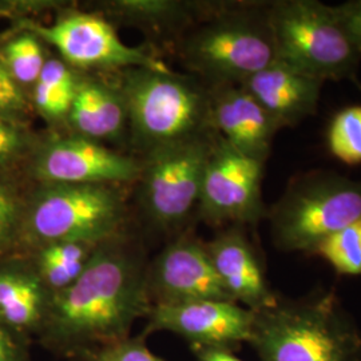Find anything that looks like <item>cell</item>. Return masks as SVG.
Returning <instances> with one entry per match:
<instances>
[{
  "instance_id": "6da1fadb",
  "label": "cell",
  "mask_w": 361,
  "mask_h": 361,
  "mask_svg": "<svg viewBox=\"0 0 361 361\" xmlns=\"http://www.w3.org/2000/svg\"><path fill=\"white\" fill-rule=\"evenodd\" d=\"M142 244L119 233L104 241L80 277L52 296L40 338L58 356L82 360L131 336L153 304Z\"/></svg>"
},
{
  "instance_id": "7a4b0ae2",
  "label": "cell",
  "mask_w": 361,
  "mask_h": 361,
  "mask_svg": "<svg viewBox=\"0 0 361 361\" xmlns=\"http://www.w3.org/2000/svg\"><path fill=\"white\" fill-rule=\"evenodd\" d=\"M269 1L222 3L190 27L176 51L190 75L207 87L243 85L277 61Z\"/></svg>"
},
{
  "instance_id": "3957f363",
  "label": "cell",
  "mask_w": 361,
  "mask_h": 361,
  "mask_svg": "<svg viewBox=\"0 0 361 361\" xmlns=\"http://www.w3.org/2000/svg\"><path fill=\"white\" fill-rule=\"evenodd\" d=\"M247 344L258 361H361V332L332 292L279 296L255 312Z\"/></svg>"
},
{
  "instance_id": "277c9868",
  "label": "cell",
  "mask_w": 361,
  "mask_h": 361,
  "mask_svg": "<svg viewBox=\"0 0 361 361\" xmlns=\"http://www.w3.org/2000/svg\"><path fill=\"white\" fill-rule=\"evenodd\" d=\"M129 137L145 157L176 143L216 133L210 121V87L190 74L129 68L118 73Z\"/></svg>"
},
{
  "instance_id": "5b68a950",
  "label": "cell",
  "mask_w": 361,
  "mask_h": 361,
  "mask_svg": "<svg viewBox=\"0 0 361 361\" xmlns=\"http://www.w3.org/2000/svg\"><path fill=\"white\" fill-rule=\"evenodd\" d=\"M122 186L37 183L28 194L19 241L32 252L59 241L102 243L128 231Z\"/></svg>"
},
{
  "instance_id": "8992f818",
  "label": "cell",
  "mask_w": 361,
  "mask_h": 361,
  "mask_svg": "<svg viewBox=\"0 0 361 361\" xmlns=\"http://www.w3.org/2000/svg\"><path fill=\"white\" fill-rule=\"evenodd\" d=\"M267 219L276 247L312 256L325 238L361 219V180L325 170L300 176L268 209Z\"/></svg>"
},
{
  "instance_id": "52a82bcc",
  "label": "cell",
  "mask_w": 361,
  "mask_h": 361,
  "mask_svg": "<svg viewBox=\"0 0 361 361\" xmlns=\"http://www.w3.org/2000/svg\"><path fill=\"white\" fill-rule=\"evenodd\" d=\"M268 15L277 61L323 82H357L361 54L332 6L317 0H277L269 1Z\"/></svg>"
},
{
  "instance_id": "ba28073f",
  "label": "cell",
  "mask_w": 361,
  "mask_h": 361,
  "mask_svg": "<svg viewBox=\"0 0 361 361\" xmlns=\"http://www.w3.org/2000/svg\"><path fill=\"white\" fill-rule=\"evenodd\" d=\"M216 133L155 150L142 159L140 201L150 224L162 232L183 228L198 207Z\"/></svg>"
},
{
  "instance_id": "9c48e42d",
  "label": "cell",
  "mask_w": 361,
  "mask_h": 361,
  "mask_svg": "<svg viewBox=\"0 0 361 361\" xmlns=\"http://www.w3.org/2000/svg\"><path fill=\"white\" fill-rule=\"evenodd\" d=\"M18 27L54 47L62 61L80 73H121L137 67L169 70L164 61L123 43L102 13L65 7L50 25L25 18Z\"/></svg>"
},
{
  "instance_id": "30bf717a",
  "label": "cell",
  "mask_w": 361,
  "mask_h": 361,
  "mask_svg": "<svg viewBox=\"0 0 361 361\" xmlns=\"http://www.w3.org/2000/svg\"><path fill=\"white\" fill-rule=\"evenodd\" d=\"M265 161L244 154L217 135L209 157L197 212L213 226L255 225L267 219L261 182Z\"/></svg>"
},
{
  "instance_id": "8fae6325",
  "label": "cell",
  "mask_w": 361,
  "mask_h": 361,
  "mask_svg": "<svg viewBox=\"0 0 361 361\" xmlns=\"http://www.w3.org/2000/svg\"><path fill=\"white\" fill-rule=\"evenodd\" d=\"M35 183L116 185L138 182L142 159L70 133L42 137L28 166Z\"/></svg>"
},
{
  "instance_id": "7c38bea8",
  "label": "cell",
  "mask_w": 361,
  "mask_h": 361,
  "mask_svg": "<svg viewBox=\"0 0 361 361\" xmlns=\"http://www.w3.org/2000/svg\"><path fill=\"white\" fill-rule=\"evenodd\" d=\"M141 336L170 332L194 347L235 350L249 343L255 312L229 300H200L177 305H154Z\"/></svg>"
},
{
  "instance_id": "4fadbf2b",
  "label": "cell",
  "mask_w": 361,
  "mask_h": 361,
  "mask_svg": "<svg viewBox=\"0 0 361 361\" xmlns=\"http://www.w3.org/2000/svg\"><path fill=\"white\" fill-rule=\"evenodd\" d=\"M147 289L153 307L200 300L232 301L214 271L207 244L188 232L149 262Z\"/></svg>"
},
{
  "instance_id": "5bb4252c",
  "label": "cell",
  "mask_w": 361,
  "mask_h": 361,
  "mask_svg": "<svg viewBox=\"0 0 361 361\" xmlns=\"http://www.w3.org/2000/svg\"><path fill=\"white\" fill-rule=\"evenodd\" d=\"M205 244L219 281L232 301L253 312L265 310L277 301L280 295L268 283L244 226H228Z\"/></svg>"
},
{
  "instance_id": "9a60e30c",
  "label": "cell",
  "mask_w": 361,
  "mask_h": 361,
  "mask_svg": "<svg viewBox=\"0 0 361 361\" xmlns=\"http://www.w3.org/2000/svg\"><path fill=\"white\" fill-rule=\"evenodd\" d=\"M212 128L237 150L267 162L276 133L281 129L241 85L210 87Z\"/></svg>"
},
{
  "instance_id": "2e32d148",
  "label": "cell",
  "mask_w": 361,
  "mask_h": 361,
  "mask_svg": "<svg viewBox=\"0 0 361 361\" xmlns=\"http://www.w3.org/2000/svg\"><path fill=\"white\" fill-rule=\"evenodd\" d=\"M97 142H118L129 135V116L118 82L98 73H80L65 131Z\"/></svg>"
},
{
  "instance_id": "e0dca14e",
  "label": "cell",
  "mask_w": 361,
  "mask_h": 361,
  "mask_svg": "<svg viewBox=\"0 0 361 361\" xmlns=\"http://www.w3.org/2000/svg\"><path fill=\"white\" fill-rule=\"evenodd\" d=\"M323 80L310 77L280 61L249 78L245 87L277 125L293 128L316 114Z\"/></svg>"
},
{
  "instance_id": "ac0fdd59",
  "label": "cell",
  "mask_w": 361,
  "mask_h": 361,
  "mask_svg": "<svg viewBox=\"0 0 361 361\" xmlns=\"http://www.w3.org/2000/svg\"><path fill=\"white\" fill-rule=\"evenodd\" d=\"M217 1L186 0H106L99 3L104 18L126 26L141 28L146 34L178 39L204 19Z\"/></svg>"
},
{
  "instance_id": "d6986e66",
  "label": "cell",
  "mask_w": 361,
  "mask_h": 361,
  "mask_svg": "<svg viewBox=\"0 0 361 361\" xmlns=\"http://www.w3.org/2000/svg\"><path fill=\"white\" fill-rule=\"evenodd\" d=\"M52 295L32 264L0 268V324L15 335L43 329Z\"/></svg>"
},
{
  "instance_id": "ffe728a7",
  "label": "cell",
  "mask_w": 361,
  "mask_h": 361,
  "mask_svg": "<svg viewBox=\"0 0 361 361\" xmlns=\"http://www.w3.org/2000/svg\"><path fill=\"white\" fill-rule=\"evenodd\" d=\"M80 71L50 55L40 77L28 92L32 110L55 133H63L77 94Z\"/></svg>"
},
{
  "instance_id": "44dd1931",
  "label": "cell",
  "mask_w": 361,
  "mask_h": 361,
  "mask_svg": "<svg viewBox=\"0 0 361 361\" xmlns=\"http://www.w3.org/2000/svg\"><path fill=\"white\" fill-rule=\"evenodd\" d=\"M102 243L85 240L52 243L32 250L30 262L54 296L77 281Z\"/></svg>"
},
{
  "instance_id": "7402d4cb",
  "label": "cell",
  "mask_w": 361,
  "mask_h": 361,
  "mask_svg": "<svg viewBox=\"0 0 361 361\" xmlns=\"http://www.w3.org/2000/svg\"><path fill=\"white\" fill-rule=\"evenodd\" d=\"M46 43L30 31L20 30L0 49V59L15 82L27 94L37 83L49 59Z\"/></svg>"
},
{
  "instance_id": "603a6c76",
  "label": "cell",
  "mask_w": 361,
  "mask_h": 361,
  "mask_svg": "<svg viewBox=\"0 0 361 361\" xmlns=\"http://www.w3.org/2000/svg\"><path fill=\"white\" fill-rule=\"evenodd\" d=\"M312 256L323 258L340 276H361V219L325 238Z\"/></svg>"
},
{
  "instance_id": "cb8c5ba5",
  "label": "cell",
  "mask_w": 361,
  "mask_h": 361,
  "mask_svg": "<svg viewBox=\"0 0 361 361\" xmlns=\"http://www.w3.org/2000/svg\"><path fill=\"white\" fill-rule=\"evenodd\" d=\"M329 153L350 166L361 164V106L338 111L326 131Z\"/></svg>"
},
{
  "instance_id": "d4e9b609",
  "label": "cell",
  "mask_w": 361,
  "mask_h": 361,
  "mask_svg": "<svg viewBox=\"0 0 361 361\" xmlns=\"http://www.w3.org/2000/svg\"><path fill=\"white\" fill-rule=\"evenodd\" d=\"M42 137L31 131L26 121L0 118V174L28 166Z\"/></svg>"
},
{
  "instance_id": "484cf974",
  "label": "cell",
  "mask_w": 361,
  "mask_h": 361,
  "mask_svg": "<svg viewBox=\"0 0 361 361\" xmlns=\"http://www.w3.org/2000/svg\"><path fill=\"white\" fill-rule=\"evenodd\" d=\"M27 197H22L18 188L7 176L0 174V247L19 241Z\"/></svg>"
},
{
  "instance_id": "4316f807",
  "label": "cell",
  "mask_w": 361,
  "mask_h": 361,
  "mask_svg": "<svg viewBox=\"0 0 361 361\" xmlns=\"http://www.w3.org/2000/svg\"><path fill=\"white\" fill-rule=\"evenodd\" d=\"M80 361H166L154 355L143 336H130L114 344L92 352Z\"/></svg>"
},
{
  "instance_id": "83f0119b",
  "label": "cell",
  "mask_w": 361,
  "mask_h": 361,
  "mask_svg": "<svg viewBox=\"0 0 361 361\" xmlns=\"http://www.w3.org/2000/svg\"><path fill=\"white\" fill-rule=\"evenodd\" d=\"M31 110L28 94L15 82L0 59V118L26 121Z\"/></svg>"
},
{
  "instance_id": "f1b7e54d",
  "label": "cell",
  "mask_w": 361,
  "mask_h": 361,
  "mask_svg": "<svg viewBox=\"0 0 361 361\" xmlns=\"http://www.w3.org/2000/svg\"><path fill=\"white\" fill-rule=\"evenodd\" d=\"M332 7L340 26L361 54V0H350Z\"/></svg>"
},
{
  "instance_id": "f546056e",
  "label": "cell",
  "mask_w": 361,
  "mask_h": 361,
  "mask_svg": "<svg viewBox=\"0 0 361 361\" xmlns=\"http://www.w3.org/2000/svg\"><path fill=\"white\" fill-rule=\"evenodd\" d=\"M0 361H28L16 335L0 324Z\"/></svg>"
},
{
  "instance_id": "4dcf8cb0",
  "label": "cell",
  "mask_w": 361,
  "mask_h": 361,
  "mask_svg": "<svg viewBox=\"0 0 361 361\" xmlns=\"http://www.w3.org/2000/svg\"><path fill=\"white\" fill-rule=\"evenodd\" d=\"M192 349L197 361H244L233 349L221 347H194Z\"/></svg>"
},
{
  "instance_id": "1f68e13d",
  "label": "cell",
  "mask_w": 361,
  "mask_h": 361,
  "mask_svg": "<svg viewBox=\"0 0 361 361\" xmlns=\"http://www.w3.org/2000/svg\"><path fill=\"white\" fill-rule=\"evenodd\" d=\"M77 361H80V360H77Z\"/></svg>"
}]
</instances>
